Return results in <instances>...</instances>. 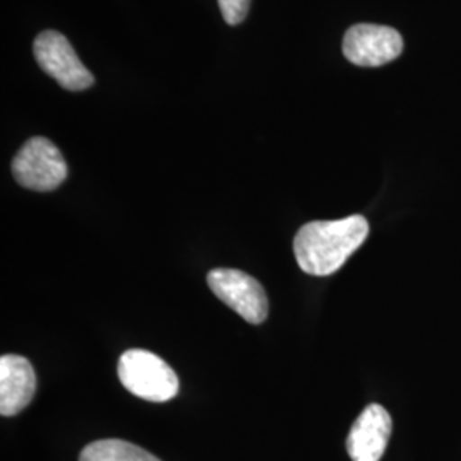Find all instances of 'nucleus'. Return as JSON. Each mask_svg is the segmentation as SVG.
<instances>
[{
	"instance_id": "obj_8",
	"label": "nucleus",
	"mask_w": 461,
	"mask_h": 461,
	"mask_svg": "<svg viewBox=\"0 0 461 461\" xmlns=\"http://www.w3.org/2000/svg\"><path fill=\"white\" fill-rule=\"evenodd\" d=\"M36 392V375L32 363L23 356L0 357V413L11 417L24 411Z\"/></svg>"
},
{
	"instance_id": "obj_2",
	"label": "nucleus",
	"mask_w": 461,
	"mask_h": 461,
	"mask_svg": "<svg viewBox=\"0 0 461 461\" xmlns=\"http://www.w3.org/2000/svg\"><path fill=\"white\" fill-rule=\"evenodd\" d=\"M118 378L132 395L148 402H167L180 390L176 373L144 348H131L120 357Z\"/></svg>"
},
{
	"instance_id": "obj_3",
	"label": "nucleus",
	"mask_w": 461,
	"mask_h": 461,
	"mask_svg": "<svg viewBox=\"0 0 461 461\" xmlns=\"http://www.w3.org/2000/svg\"><path fill=\"white\" fill-rule=\"evenodd\" d=\"M16 182L34 192H51L67 178V165L62 152L45 137L30 139L13 161Z\"/></svg>"
},
{
	"instance_id": "obj_10",
	"label": "nucleus",
	"mask_w": 461,
	"mask_h": 461,
	"mask_svg": "<svg viewBox=\"0 0 461 461\" xmlns=\"http://www.w3.org/2000/svg\"><path fill=\"white\" fill-rule=\"evenodd\" d=\"M217 2L224 21L230 26H236L245 21L251 0H217Z\"/></svg>"
},
{
	"instance_id": "obj_9",
	"label": "nucleus",
	"mask_w": 461,
	"mask_h": 461,
	"mask_svg": "<svg viewBox=\"0 0 461 461\" xmlns=\"http://www.w3.org/2000/svg\"><path fill=\"white\" fill-rule=\"evenodd\" d=\"M79 461H161L139 446L122 439H101L86 446Z\"/></svg>"
},
{
	"instance_id": "obj_6",
	"label": "nucleus",
	"mask_w": 461,
	"mask_h": 461,
	"mask_svg": "<svg viewBox=\"0 0 461 461\" xmlns=\"http://www.w3.org/2000/svg\"><path fill=\"white\" fill-rule=\"evenodd\" d=\"M342 50L354 66L381 67L402 55L403 38L390 26L356 24L347 30Z\"/></svg>"
},
{
	"instance_id": "obj_5",
	"label": "nucleus",
	"mask_w": 461,
	"mask_h": 461,
	"mask_svg": "<svg viewBox=\"0 0 461 461\" xmlns=\"http://www.w3.org/2000/svg\"><path fill=\"white\" fill-rule=\"evenodd\" d=\"M33 51L40 67L68 91H84L95 84L93 74L79 60L64 34L57 32L38 34Z\"/></svg>"
},
{
	"instance_id": "obj_4",
	"label": "nucleus",
	"mask_w": 461,
	"mask_h": 461,
	"mask_svg": "<svg viewBox=\"0 0 461 461\" xmlns=\"http://www.w3.org/2000/svg\"><path fill=\"white\" fill-rule=\"evenodd\" d=\"M209 287L230 310L243 316L248 323L258 325L267 320L268 299L262 284L234 268H215L207 276Z\"/></svg>"
},
{
	"instance_id": "obj_7",
	"label": "nucleus",
	"mask_w": 461,
	"mask_h": 461,
	"mask_svg": "<svg viewBox=\"0 0 461 461\" xmlns=\"http://www.w3.org/2000/svg\"><path fill=\"white\" fill-rule=\"evenodd\" d=\"M392 436V417L384 407L371 403L348 432L347 451L352 461H379Z\"/></svg>"
},
{
	"instance_id": "obj_1",
	"label": "nucleus",
	"mask_w": 461,
	"mask_h": 461,
	"mask_svg": "<svg viewBox=\"0 0 461 461\" xmlns=\"http://www.w3.org/2000/svg\"><path fill=\"white\" fill-rule=\"evenodd\" d=\"M367 234L369 224L363 215L308 222L294 238L297 265L310 276H331L357 251Z\"/></svg>"
}]
</instances>
